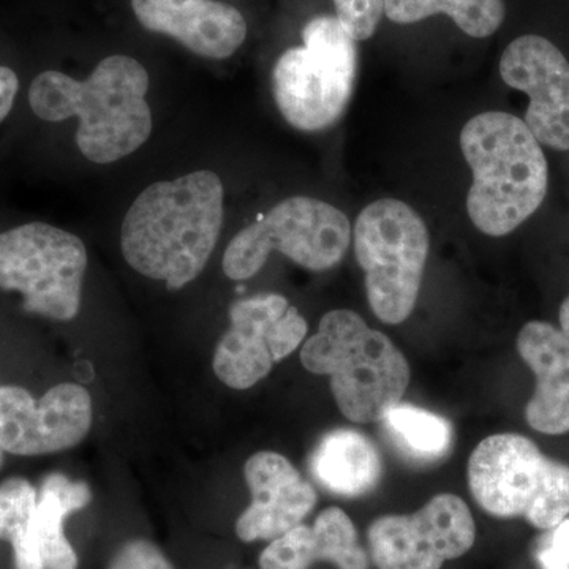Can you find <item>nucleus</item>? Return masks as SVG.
I'll list each match as a JSON object with an SVG mask.
<instances>
[{
  "instance_id": "f257e3e1",
  "label": "nucleus",
  "mask_w": 569,
  "mask_h": 569,
  "mask_svg": "<svg viewBox=\"0 0 569 569\" xmlns=\"http://www.w3.org/2000/svg\"><path fill=\"white\" fill-rule=\"evenodd\" d=\"M223 197V183L212 171H194L142 190L123 217L127 263L170 290L193 282L219 241Z\"/></svg>"
},
{
  "instance_id": "f03ea898",
  "label": "nucleus",
  "mask_w": 569,
  "mask_h": 569,
  "mask_svg": "<svg viewBox=\"0 0 569 569\" xmlns=\"http://www.w3.org/2000/svg\"><path fill=\"white\" fill-rule=\"evenodd\" d=\"M148 70L137 59H103L84 81L61 71H43L32 81L29 103L48 122L80 119L77 144L93 163H112L141 148L152 133L146 100Z\"/></svg>"
},
{
  "instance_id": "7ed1b4c3",
  "label": "nucleus",
  "mask_w": 569,
  "mask_h": 569,
  "mask_svg": "<svg viewBox=\"0 0 569 569\" xmlns=\"http://www.w3.org/2000/svg\"><path fill=\"white\" fill-rule=\"evenodd\" d=\"M473 173L467 212L479 231L501 238L529 220L548 194L545 151L527 123L505 111L475 116L460 132Z\"/></svg>"
},
{
  "instance_id": "20e7f679",
  "label": "nucleus",
  "mask_w": 569,
  "mask_h": 569,
  "mask_svg": "<svg viewBox=\"0 0 569 569\" xmlns=\"http://www.w3.org/2000/svg\"><path fill=\"white\" fill-rule=\"evenodd\" d=\"M301 362L309 372L331 378L337 407L358 425L380 421L410 385L406 355L353 310L326 313L302 347Z\"/></svg>"
},
{
  "instance_id": "39448f33",
  "label": "nucleus",
  "mask_w": 569,
  "mask_h": 569,
  "mask_svg": "<svg viewBox=\"0 0 569 569\" xmlns=\"http://www.w3.org/2000/svg\"><path fill=\"white\" fill-rule=\"evenodd\" d=\"M467 471L471 496L493 518H522L545 531L569 515V466L520 433L485 438Z\"/></svg>"
},
{
  "instance_id": "423d86ee",
  "label": "nucleus",
  "mask_w": 569,
  "mask_h": 569,
  "mask_svg": "<svg viewBox=\"0 0 569 569\" xmlns=\"http://www.w3.org/2000/svg\"><path fill=\"white\" fill-rule=\"evenodd\" d=\"M358 48L337 17L307 22L302 47L290 48L272 69V93L284 121L301 132L331 129L353 97Z\"/></svg>"
},
{
  "instance_id": "0eeeda50",
  "label": "nucleus",
  "mask_w": 569,
  "mask_h": 569,
  "mask_svg": "<svg viewBox=\"0 0 569 569\" xmlns=\"http://www.w3.org/2000/svg\"><path fill=\"white\" fill-rule=\"evenodd\" d=\"M430 238L411 206L383 198L366 206L355 223V254L365 271L366 295L378 320L400 325L421 290Z\"/></svg>"
},
{
  "instance_id": "6e6552de",
  "label": "nucleus",
  "mask_w": 569,
  "mask_h": 569,
  "mask_svg": "<svg viewBox=\"0 0 569 569\" xmlns=\"http://www.w3.org/2000/svg\"><path fill=\"white\" fill-rule=\"evenodd\" d=\"M350 242L351 223L340 209L317 198L291 197L231 239L223 253V272L231 280L250 279L272 252L309 271L323 272L343 260Z\"/></svg>"
},
{
  "instance_id": "1a4fd4ad",
  "label": "nucleus",
  "mask_w": 569,
  "mask_h": 569,
  "mask_svg": "<svg viewBox=\"0 0 569 569\" xmlns=\"http://www.w3.org/2000/svg\"><path fill=\"white\" fill-rule=\"evenodd\" d=\"M86 271L88 250L69 231L33 222L0 233V288L20 293L26 312L77 318Z\"/></svg>"
},
{
  "instance_id": "9d476101",
  "label": "nucleus",
  "mask_w": 569,
  "mask_h": 569,
  "mask_svg": "<svg viewBox=\"0 0 569 569\" xmlns=\"http://www.w3.org/2000/svg\"><path fill=\"white\" fill-rule=\"evenodd\" d=\"M306 318L287 298L263 293L230 307V328L213 351L216 376L227 387L249 389L305 342Z\"/></svg>"
},
{
  "instance_id": "9b49d317",
  "label": "nucleus",
  "mask_w": 569,
  "mask_h": 569,
  "mask_svg": "<svg viewBox=\"0 0 569 569\" xmlns=\"http://www.w3.org/2000/svg\"><path fill=\"white\" fill-rule=\"evenodd\" d=\"M477 526L462 498L438 493L411 515L377 518L367 530L378 569H441L473 548Z\"/></svg>"
},
{
  "instance_id": "f8f14e48",
  "label": "nucleus",
  "mask_w": 569,
  "mask_h": 569,
  "mask_svg": "<svg viewBox=\"0 0 569 569\" xmlns=\"http://www.w3.org/2000/svg\"><path fill=\"white\" fill-rule=\"evenodd\" d=\"M92 426L88 389L61 383L36 400L28 389L0 387V448L14 456H44L81 443Z\"/></svg>"
},
{
  "instance_id": "ddd939ff",
  "label": "nucleus",
  "mask_w": 569,
  "mask_h": 569,
  "mask_svg": "<svg viewBox=\"0 0 569 569\" xmlns=\"http://www.w3.org/2000/svg\"><path fill=\"white\" fill-rule=\"evenodd\" d=\"M500 77L529 96L523 122L539 144L569 151V62L563 52L545 37H518L501 54Z\"/></svg>"
},
{
  "instance_id": "4468645a",
  "label": "nucleus",
  "mask_w": 569,
  "mask_h": 569,
  "mask_svg": "<svg viewBox=\"0 0 569 569\" xmlns=\"http://www.w3.org/2000/svg\"><path fill=\"white\" fill-rule=\"evenodd\" d=\"M244 477L252 501L236 520V535L241 541H272L282 537L317 507V490L279 452L250 456Z\"/></svg>"
},
{
  "instance_id": "2eb2a0df",
  "label": "nucleus",
  "mask_w": 569,
  "mask_h": 569,
  "mask_svg": "<svg viewBox=\"0 0 569 569\" xmlns=\"http://www.w3.org/2000/svg\"><path fill=\"white\" fill-rule=\"evenodd\" d=\"M132 9L142 28L178 40L201 58H230L246 41V18L219 0H132Z\"/></svg>"
},
{
  "instance_id": "dca6fc26",
  "label": "nucleus",
  "mask_w": 569,
  "mask_h": 569,
  "mask_svg": "<svg viewBox=\"0 0 569 569\" xmlns=\"http://www.w3.org/2000/svg\"><path fill=\"white\" fill-rule=\"evenodd\" d=\"M519 356L537 387L526 407L531 429L546 436L569 432V337L546 321H529L519 331Z\"/></svg>"
},
{
  "instance_id": "f3484780",
  "label": "nucleus",
  "mask_w": 569,
  "mask_h": 569,
  "mask_svg": "<svg viewBox=\"0 0 569 569\" xmlns=\"http://www.w3.org/2000/svg\"><path fill=\"white\" fill-rule=\"evenodd\" d=\"M326 561L337 569H370V556L359 541L353 520L343 509L326 508L312 526L299 523L272 539L261 552L260 569H310Z\"/></svg>"
},
{
  "instance_id": "a211bd4d",
  "label": "nucleus",
  "mask_w": 569,
  "mask_h": 569,
  "mask_svg": "<svg viewBox=\"0 0 569 569\" xmlns=\"http://www.w3.org/2000/svg\"><path fill=\"white\" fill-rule=\"evenodd\" d=\"M310 473L337 497L367 496L380 485L383 460L377 445L355 429L325 433L309 459Z\"/></svg>"
},
{
  "instance_id": "6ab92c4d",
  "label": "nucleus",
  "mask_w": 569,
  "mask_h": 569,
  "mask_svg": "<svg viewBox=\"0 0 569 569\" xmlns=\"http://www.w3.org/2000/svg\"><path fill=\"white\" fill-rule=\"evenodd\" d=\"M92 492L86 482L51 473L41 482L37 503V542L44 569H78V556L63 531L73 512L88 507Z\"/></svg>"
},
{
  "instance_id": "aec40b11",
  "label": "nucleus",
  "mask_w": 569,
  "mask_h": 569,
  "mask_svg": "<svg viewBox=\"0 0 569 569\" xmlns=\"http://www.w3.org/2000/svg\"><path fill=\"white\" fill-rule=\"evenodd\" d=\"M380 422L391 445L415 466L440 462L455 447L451 422L413 403H397L389 408Z\"/></svg>"
},
{
  "instance_id": "412c9836",
  "label": "nucleus",
  "mask_w": 569,
  "mask_h": 569,
  "mask_svg": "<svg viewBox=\"0 0 569 569\" xmlns=\"http://www.w3.org/2000/svg\"><path fill=\"white\" fill-rule=\"evenodd\" d=\"M385 14L396 24H415L436 14H448L467 36L486 39L503 24L507 6L505 0H387Z\"/></svg>"
},
{
  "instance_id": "4be33fe9",
  "label": "nucleus",
  "mask_w": 569,
  "mask_h": 569,
  "mask_svg": "<svg viewBox=\"0 0 569 569\" xmlns=\"http://www.w3.org/2000/svg\"><path fill=\"white\" fill-rule=\"evenodd\" d=\"M39 492L24 478L0 485V539L13 548L14 568L44 569L37 542Z\"/></svg>"
},
{
  "instance_id": "5701e85b",
  "label": "nucleus",
  "mask_w": 569,
  "mask_h": 569,
  "mask_svg": "<svg viewBox=\"0 0 569 569\" xmlns=\"http://www.w3.org/2000/svg\"><path fill=\"white\" fill-rule=\"evenodd\" d=\"M387 0H335L337 20L355 41L369 40L377 32Z\"/></svg>"
},
{
  "instance_id": "b1692460",
  "label": "nucleus",
  "mask_w": 569,
  "mask_h": 569,
  "mask_svg": "<svg viewBox=\"0 0 569 569\" xmlns=\"http://www.w3.org/2000/svg\"><path fill=\"white\" fill-rule=\"evenodd\" d=\"M531 553L538 569H569V515L535 539Z\"/></svg>"
},
{
  "instance_id": "393cba45",
  "label": "nucleus",
  "mask_w": 569,
  "mask_h": 569,
  "mask_svg": "<svg viewBox=\"0 0 569 569\" xmlns=\"http://www.w3.org/2000/svg\"><path fill=\"white\" fill-rule=\"evenodd\" d=\"M108 569H174L162 550L148 539H130L118 549Z\"/></svg>"
},
{
  "instance_id": "a878e982",
  "label": "nucleus",
  "mask_w": 569,
  "mask_h": 569,
  "mask_svg": "<svg viewBox=\"0 0 569 569\" xmlns=\"http://www.w3.org/2000/svg\"><path fill=\"white\" fill-rule=\"evenodd\" d=\"M20 81L17 73L9 67H0V122L9 116L13 108Z\"/></svg>"
},
{
  "instance_id": "bb28decb",
  "label": "nucleus",
  "mask_w": 569,
  "mask_h": 569,
  "mask_svg": "<svg viewBox=\"0 0 569 569\" xmlns=\"http://www.w3.org/2000/svg\"><path fill=\"white\" fill-rule=\"evenodd\" d=\"M559 320L561 331L569 337V296L563 302H561Z\"/></svg>"
},
{
  "instance_id": "cd10ccee",
  "label": "nucleus",
  "mask_w": 569,
  "mask_h": 569,
  "mask_svg": "<svg viewBox=\"0 0 569 569\" xmlns=\"http://www.w3.org/2000/svg\"><path fill=\"white\" fill-rule=\"evenodd\" d=\"M0 462H2V448H0Z\"/></svg>"
}]
</instances>
